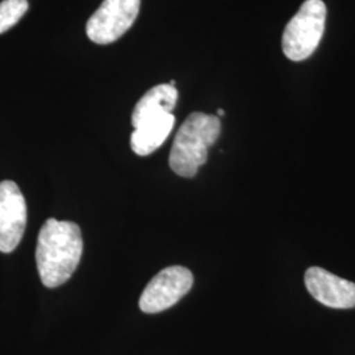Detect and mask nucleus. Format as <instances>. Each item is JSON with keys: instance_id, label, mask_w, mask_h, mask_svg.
<instances>
[{"instance_id": "1", "label": "nucleus", "mask_w": 355, "mask_h": 355, "mask_svg": "<svg viewBox=\"0 0 355 355\" xmlns=\"http://www.w3.org/2000/svg\"><path fill=\"white\" fill-rule=\"evenodd\" d=\"M83 253L80 228L73 221L49 218L38 233L36 262L41 282L48 288L71 278Z\"/></svg>"}, {"instance_id": "2", "label": "nucleus", "mask_w": 355, "mask_h": 355, "mask_svg": "<svg viewBox=\"0 0 355 355\" xmlns=\"http://www.w3.org/2000/svg\"><path fill=\"white\" fill-rule=\"evenodd\" d=\"M221 133L220 119L214 114L193 112L179 128L168 164L179 177H195L207 162L208 149Z\"/></svg>"}, {"instance_id": "3", "label": "nucleus", "mask_w": 355, "mask_h": 355, "mask_svg": "<svg viewBox=\"0 0 355 355\" xmlns=\"http://www.w3.org/2000/svg\"><path fill=\"white\" fill-rule=\"evenodd\" d=\"M327 6L322 0H305L286 26L282 48L288 60L304 61L318 49L324 35Z\"/></svg>"}, {"instance_id": "4", "label": "nucleus", "mask_w": 355, "mask_h": 355, "mask_svg": "<svg viewBox=\"0 0 355 355\" xmlns=\"http://www.w3.org/2000/svg\"><path fill=\"white\" fill-rule=\"evenodd\" d=\"M141 0H104L87 21V37L99 45H108L124 36L140 12Z\"/></svg>"}, {"instance_id": "5", "label": "nucleus", "mask_w": 355, "mask_h": 355, "mask_svg": "<svg viewBox=\"0 0 355 355\" xmlns=\"http://www.w3.org/2000/svg\"><path fill=\"white\" fill-rule=\"evenodd\" d=\"M193 277L183 266L166 267L153 278L141 293L140 309L145 313H159L177 304L190 292Z\"/></svg>"}, {"instance_id": "6", "label": "nucleus", "mask_w": 355, "mask_h": 355, "mask_svg": "<svg viewBox=\"0 0 355 355\" xmlns=\"http://www.w3.org/2000/svg\"><path fill=\"white\" fill-rule=\"evenodd\" d=\"M26 227V203L12 180L0 182V252L12 253Z\"/></svg>"}, {"instance_id": "7", "label": "nucleus", "mask_w": 355, "mask_h": 355, "mask_svg": "<svg viewBox=\"0 0 355 355\" xmlns=\"http://www.w3.org/2000/svg\"><path fill=\"white\" fill-rule=\"evenodd\" d=\"M305 287L315 300L334 309L355 308V283L343 279L321 267L305 271Z\"/></svg>"}, {"instance_id": "8", "label": "nucleus", "mask_w": 355, "mask_h": 355, "mask_svg": "<svg viewBox=\"0 0 355 355\" xmlns=\"http://www.w3.org/2000/svg\"><path fill=\"white\" fill-rule=\"evenodd\" d=\"M175 124V116L164 114L144 121L130 136L132 150L139 155H149L155 152L170 136Z\"/></svg>"}, {"instance_id": "9", "label": "nucleus", "mask_w": 355, "mask_h": 355, "mask_svg": "<svg viewBox=\"0 0 355 355\" xmlns=\"http://www.w3.org/2000/svg\"><path fill=\"white\" fill-rule=\"evenodd\" d=\"M178 102V89L175 86L162 83L149 89L139 103L132 114V125L139 127L144 121L164 114H173Z\"/></svg>"}, {"instance_id": "10", "label": "nucleus", "mask_w": 355, "mask_h": 355, "mask_svg": "<svg viewBox=\"0 0 355 355\" xmlns=\"http://www.w3.org/2000/svg\"><path fill=\"white\" fill-rule=\"evenodd\" d=\"M26 11V0H3L0 3V35L17 24Z\"/></svg>"}, {"instance_id": "11", "label": "nucleus", "mask_w": 355, "mask_h": 355, "mask_svg": "<svg viewBox=\"0 0 355 355\" xmlns=\"http://www.w3.org/2000/svg\"><path fill=\"white\" fill-rule=\"evenodd\" d=\"M224 114H225V112H224V110H218V111H217V114H218V116H224Z\"/></svg>"}]
</instances>
